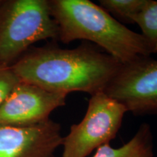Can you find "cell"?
Instances as JSON below:
<instances>
[{
  "instance_id": "1",
  "label": "cell",
  "mask_w": 157,
  "mask_h": 157,
  "mask_svg": "<svg viewBox=\"0 0 157 157\" xmlns=\"http://www.w3.org/2000/svg\"><path fill=\"white\" fill-rule=\"evenodd\" d=\"M121 65L97 45L84 41L74 49L31 48L11 67L22 82L52 93L93 95L105 90Z\"/></svg>"
},
{
  "instance_id": "2",
  "label": "cell",
  "mask_w": 157,
  "mask_h": 157,
  "mask_svg": "<svg viewBox=\"0 0 157 157\" xmlns=\"http://www.w3.org/2000/svg\"><path fill=\"white\" fill-rule=\"evenodd\" d=\"M49 5L58 27V40L64 44L78 39L93 43L121 64L152 54L142 34L90 0H50Z\"/></svg>"
},
{
  "instance_id": "3",
  "label": "cell",
  "mask_w": 157,
  "mask_h": 157,
  "mask_svg": "<svg viewBox=\"0 0 157 157\" xmlns=\"http://www.w3.org/2000/svg\"><path fill=\"white\" fill-rule=\"evenodd\" d=\"M58 39L48 0H3L0 5V65L12 66L31 48Z\"/></svg>"
},
{
  "instance_id": "4",
  "label": "cell",
  "mask_w": 157,
  "mask_h": 157,
  "mask_svg": "<svg viewBox=\"0 0 157 157\" xmlns=\"http://www.w3.org/2000/svg\"><path fill=\"white\" fill-rule=\"evenodd\" d=\"M127 111L104 92L91 95L84 117L71 125L63 140L62 157H87L110 143L119 132Z\"/></svg>"
},
{
  "instance_id": "5",
  "label": "cell",
  "mask_w": 157,
  "mask_h": 157,
  "mask_svg": "<svg viewBox=\"0 0 157 157\" xmlns=\"http://www.w3.org/2000/svg\"><path fill=\"white\" fill-rule=\"evenodd\" d=\"M104 93L135 116H157V60L142 56L122 64Z\"/></svg>"
},
{
  "instance_id": "6",
  "label": "cell",
  "mask_w": 157,
  "mask_h": 157,
  "mask_svg": "<svg viewBox=\"0 0 157 157\" xmlns=\"http://www.w3.org/2000/svg\"><path fill=\"white\" fill-rule=\"evenodd\" d=\"M67 95L21 81L0 105V125L29 127L44 122L54 110L66 105Z\"/></svg>"
},
{
  "instance_id": "7",
  "label": "cell",
  "mask_w": 157,
  "mask_h": 157,
  "mask_svg": "<svg viewBox=\"0 0 157 157\" xmlns=\"http://www.w3.org/2000/svg\"><path fill=\"white\" fill-rule=\"evenodd\" d=\"M61 126L49 119L29 127L0 125V157H57Z\"/></svg>"
},
{
  "instance_id": "8",
  "label": "cell",
  "mask_w": 157,
  "mask_h": 157,
  "mask_svg": "<svg viewBox=\"0 0 157 157\" xmlns=\"http://www.w3.org/2000/svg\"><path fill=\"white\" fill-rule=\"evenodd\" d=\"M154 137L150 125L141 124L130 140L119 148L109 143L99 147L93 157H154Z\"/></svg>"
},
{
  "instance_id": "9",
  "label": "cell",
  "mask_w": 157,
  "mask_h": 157,
  "mask_svg": "<svg viewBox=\"0 0 157 157\" xmlns=\"http://www.w3.org/2000/svg\"><path fill=\"white\" fill-rule=\"evenodd\" d=\"M152 53L157 52V1L145 0L142 9L134 18Z\"/></svg>"
},
{
  "instance_id": "10",
  "label": "cell",
  "mask_w": 157,
  "mask_h": 157,
  "mask_svg": "<svg viewBox=\"0 0 157 157\" xmlns=\"http://www.w3.org/2000/svg\"><path fill=\"white\" fill-rule=\"evenodd\" d=\"M99 6L119 22L134 23V18L145 3V0H100Z\"/></svg>"
},
{
  "instance_id": "11",
  "label": "cell",
  "mask_w": 157,
  "mask_h": 157,
  "mask_svg": "<svg viewBox=\"0 0 157 157\" xmlns=\"http://www.w3.org/2000/svg\"><path fill=\"white\" fill-rule=\"evenodd\" d=\"M21 82L11 66L0 65V105Z\"/></svg>"
},
{
  "instance_id": "12",
  "label": "cell",
  "mask_w": 157,
  "mask_h": 157,
  "mask_svg": "<svg viewBox=\"0 0 157 157\" xmlns=\"http://www.w3.org/2000/svg\"><path fill=\"white\" fill-rule=\"evenodd\" d=\"M2 2H3V0H0V5H1V4L2 3Z\"/></svg>"
}]
</instances>
